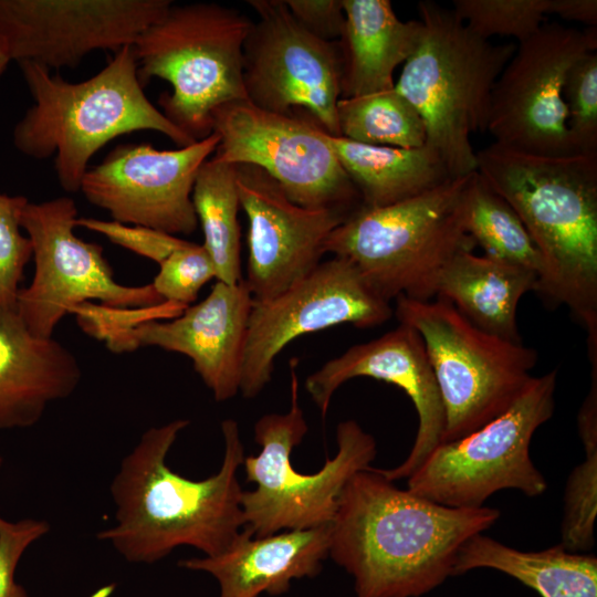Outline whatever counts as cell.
Masks as SVG:
<instances>
[{"label":"cell","instance_id":"7c38bea8","mask_svg":"<svg viewBox=\"0 0 597 597\" xmlns=\"http://www.w3.org/2000/svg\"><path fill=\"white\" fill-rule=\"evenodd\" d=\"M212 132L220 139L216 159L261 168L295 205L347 213L362 207L356 187L312 121L266 112L243 100L214 113Z\"/></svg>","mask_w":597,"mask_h":597},{"label":"cell","instance_id":"5bb4252c","mask_svg":"<svg viewBox=\"0 0 597 597\" xmlns=\"http://www.w3.org/2000/svg\"><path fill=\"white\" fill-rule=\"evenodd\" d=\"M258 13L243 45L247 101L271 113L301 115L332 136H339L342 97L338 41L305 30L284 0H250Z\"/></svg>","mask_w":597,"mask_h":597},{"label":"cell","instance_id":"d6986e66","mask_svg":"<svg viewBox=\"0 0 597 597\" xmlns=\"http://www.w3.org/2000/svg\"><path fill=\"white\" fill-rule=\"evenodd\" d=\"M235 170L240 206L249 222L243 280L253 301L262 302L313 271L325 254L327 237L350 213L295 205L256 166L235 165Z\"/></svg>","mask_w":597,"mask_h":597},{"label":"cell","instance_id":"e575fe53","mask_svg":"<svg viewBox=\"0 0 597 597\" xmlns=\"http://www.w3.org/2000/svg\"><path fill=\"white\" fill-rule=\"evenodd\" d=\"M49 532L45 520L9 521L0 515V597H29L15 570L25 551Z\"/></svg>","mask_w":597,"mask_h":597},{"label":"cell","instance_id":"8992f818","mask_svg":"<svg viewBox=\"0 0 597 597\" xmlns=\"http://www.w3.org/2000/svg\"><path fill=\"white\" fill-rule=\"evenodd\" d=\"M474 172L397 203L358 208L329 233L324 252L353 263L389 302L398 296L433 298L442 268L475 247L464 229Z\"/></svg>","mask_w":597,"mask_h":597},{"label":"cell","instance_id":"4316f807","mask_svg":"<svg viewBox=\"0 0 597 597\" xmlns=\"http://www.w3.org/2000/svg\"><path fill=\"white\" fill-rule=\"evenodd\" d=\"M192 205L203 233V243L216 270L217 281L235 284L241 271V209L235 165L213 156L201 166L192 189Z\"/></svg>","mask_w":597,"mask_h":597},{"label":"cell","instance_id":"7a4b0ae2","mask_svg":"<svg viewBox=\"0 0 597 597\" xmlns=\"http://www.w3.org/2000/svg\"><path fill=\"white\" fill-rule=\"evenodd\" d=\"M189 420L176 419L146 430L123 458L111 483L115 524L97 538L127 562L153 564L179 546L216 556L244 526L238 469L244 460L239 425L221 422L224 455L220 470L188 479L167 464V455Z\"/></svg>","mask_w":597,"mask_h":597},{"label":"cell","instance_id":"2e32d148","mask_svg":"<svg viewBox=\"0 0 597 597\" xmlns=\"http://www.w3.org/2000/svg\"><path fill=\"white\" fill-rule=\"evenodd\" d=\"M171 0H0V42L10 60L74 69L91 52L133 46Z\"/></svg>","mask_w":597,"mask_h":597},{"label":"cell","instance_id":"4dcf8cb0","mask_svg":"<svg viewBox=\"0 0 597 597\" xmlns=\"http://www.w3.org/2000/svg\"><path fill=\"white\" fill-rule=\"evenodd\" d=\"M549 0H453V12L478 36L533 35L548 14Z\"/></svg>","mask_w":597,"mask_h":597},{"label":"cell","instance_id":"ab89813d","mask_svg":"<svg viewBox=\"0 0 597 597\" xmlns=\"http://www.w3.org/2000/svg\"><path fill=\"white\" fill-rule=\"evenodd\" d=\"M2 462H3V458L0 455V467H1Z\"/></svg>","mask_w":597,"mask_h":597},{"label":"cell","instance_id":"8d00e7d4","mask_svg":"<svg viewBox=\"0 0 597 597\" xmlns=\"http://www.w3.org/2000/svg\"><path fill=\"white\" fill-rule=\"evenodd\" d=\"M294 19L310 33L338 41L345 24L343 0H284Z\"/></svg>","mask_w":597,"mask_h":597},{"label":"cell","instance_id":"9c48e42d","mask_svg":"<svg viewBox=\"0 0 597 597\" xmlns=\"http://www.w3.org/2000/svg\"><path fill=\"white\" fill-rule=\"evenodd\" d=\"M395 301L399 324L416 329L425 343L446 411L442 442L463 438L502 415L534 377V348L480 329L448 301Z\"/></svg>","mask_w":597,"mask_h":597},{"label":"cell","instance_id":"9a60e30c","mask_svg":"<svg viewBox=\"0 0 597 597\" xmlns=\"http://www.w3.org/2000/svg\"><path fill=\"white\" fill-rule=\"evenodd\" d=\"M392 315L390 302L348 260L321 262L279 295L253 301L240 391L256 397L270 383L276 357L295 338L341 324L376 327Z\"/></svg>","mask_w":597,"mask_h":597},{"label":"cell","instance_id":"484cf974","mask_svg":"<svg viewBox=\"0 0 597 597\" xmlns=\"http://www.w3.org/2000/svg\"><path fill=\"white\" fill-rule=\"evenodd\" d=\"M474 568L500 570L542 597H597V558L569 552L561 544L522 552L476 534L460 547L452 575Z\"/></svg>","mask_w":597,"mask_h":597},{"label":"cell","instance_id":"e0dca14e","mask_svg":"<svg viewBox=\"0 0 597 597\" xmlns=\"http://www.w3.org/2000/svg\"><path fill=\"white\" fill-rule=\"evenodd\" d=\"M219 140L212 132L172 150H159L150 144L118 145L101 164L88 168L80 191L113 221L176 237L190 234L198 226L193 185Z\"/></svg>","mask_w":597,"mask_h":597},{"label":"cell","instance_id":"d4e9b609","mask_svg":"<svg viewBox=\"0 0 597 597\" xmlns=\"http://www.w3.org/2000/svg\"><path fill=\"white\" fill-rule=\"evenodd\" d=\"M323 136L356 187L362 207L397 203L452 178L439 155L427 145L398 148L366 145L324 130Z\"/></svg>","mask_w":597,"mask_h":597},{"label":"cell","instance_id":"277c9868","mask_svg":"<svg viewBox=\"0 0 597 597\" xmlns=\"http://www.w3.org/2000/svg\"><path fill=\"white\" fill-rule=\"evenodd\" d=\"M33 105L15 124L14 147L33 159L54 157L60 186L80 191L93 156L113 139L153 130L185 147L197 142L146 96L133 46H124L98 73L81 82L32 62L18 63Z\"/></svg>","mask_w":597,"mask_h":597},{"label":"cell","instance_id":"ffe728a7","mask_svg":"<svg viewBox=\"0 0 597 597\" xmlns=\"http://www.w3.org/2000/svg\"><path fill=\"white\" fill-rule=\"evenodd\" d=\"M356 377L392 384L411 399L419 425L409 454L395 468H375L391 482L408 479L442 442L446 429L443 401L420 334L399 324L380 337L353 345L329 359L306 377L304 386L325 417L334 392Z\"/></svg>","mask_w":597,"mask_h":597},{"label":"cell","instance_id":"30bf717a","mask_svg":"<svg viewBox=\"0 0 597 597\" xmlns=\"http://www.w3.org/2000/svg\"><path fill=\"white\" fill-rule=\"evenodd\" d=\"M557 370L533 377L502 415L472 433L440 443L408 480V490L449 507H480L495 492L514 489L527 496L547 483L534 465L530 444L554 411Z\"/></svg>","mask_w":597,"mask_h":597},{"label":"cell","instance_id":"44dd1931","mask_svg":"<svg viewBox=\"0 0 597 597\" xmlns=\"http://www.w3.org/2000/svg\"><path fill=\"white\" fill-rule=\"evenodd\" d=\"M329 541L331 524L260 537L243 526L222 553L182 559L179 566L212 575L219 584V597L281 595L293 579L320 573Z\"/></svg>","mask_w":597,"mask_h":597},{"label":"cell","instance_id":"ac0fdd59","mask_svg":"<svg viewBox=\"0 0 597 597\" xmlns=\"http://www.w3.org/2000/svg\"><path fill=\"white\" fill-rule=\"evenodd\" d=\"M253 297L242 280L217 281L199 303L168 320H135L98 331L113 352L155 346L187 356L217 401L240 390Z\"/></svg>","mask_w":597,"mask_h":597},{"label":"cell","instance_id":"3957f363","mask_svg":"<svg viewBox=\"0 0 597 597\" xmlns=\"http://www.w3.org/2000/svg\"><path fill=\"white\" fill-rule=\"evenodd\" d=\"M476 172L515 210L537 247L536 292L566 305L597 347V154L538 156L496 143L475 153Z\"/></svg>","mask_w":597,"mask_h":597},{"label":"cell","instance_id":"1f68e13d","mask_svg":"<svg viewBox=\"0 0 597 597\" xmlns=\"http://www.w3.org/2000/svg\"><path fill=\"white\" fill-rule=\"evenodd\" d=\"M563 97L567 126L578 154H597V52L577 60L568 70Z\"/></svg>","mask_w":597,"mask_h":597},{"label":"cell","instance_id":"74e56055","mask_svg":"<svg viewBox=\"0 0 597 597\" xmlns=\"http://www.w3.org/2000/svg\"><path fill=\"white\" fill-rule=\"evenodd\" d=\"M548 14H556L565 20L578 21L588 28L597 25L596 0H549Z\"/></svg>","mask_w":597,"mask_h":597},{"label":"cell","instance_id":"cb8c5ba5","mask_svg":"<svg viewBox=\"0 0 597 597\" xmlns=\"http://www.w3.org/2000/svg\"><path fill=\"white\" fill-rule=\"evenodd\" d=\"M536 285L537 275L532 271L461 251L440 271L434 297L451 303L480 329L522 342L516 325L517 305Z\"/></svg>","mask_w":597,"mask_h":597},{"label":"cell","instance_id":"ba28073f","mask_svg":"<svg viewBox=\"0 0 597 597\" xmlns=\"http://www.w3.org/2000/svg\"><path fill=\"white\" fill-rule=\"evenodd\" d=\"M297 364L296 358L290 362L291 408L255 422L254 440L261 451L242 463L247 481L256 484L242 493L243 522L258 537L331 524L346 483L376 455L373 436L355 420H346L337 427L336 455L320 471L304 474L292 467L291 453L308 431L298 400Z\"/></svg>","mask_w":597,"mask_h":597},{"label":"cell","instance_id":"d6a6232c","mask_svg":"<svg viewBox=\"0 0 597 597\" xmlns=\"http://www.w3.org/2000/svg\"><path fill=\"white\" fill-rule=\"evenodd\" d=\"M159 265L151 285L164 302L189 306L201 287L216 279L212 260L202 244L186 241Z\"/></svg>","mask_w":597,"mask_h":597},{"label":"cell","instance_id":"f35d334b","mask_svg":"<svg viewBox=\"0 0 597 597\" xmlns=\"http://www.w3.org/2000/svg\"><path fill=\"white\" fill-rule=\"evenodd\" d=\"M10 61L11 60L8 53L6 52L3 45L0 42V75L4 72Z\"/></svg>","mask_w":597,"mask_h":597},{"label":"cell","instance_id":"5b68a950","mask_svg":"<svg viewBox=\"0 0 597 597\" xmlns=\"http://www.w3.org/2000/svg\"><path fill=\"white\" fill-rule=\"evenodd\" d=\"M421 31L395 88L426 127V145L452 178L476 171L471 135L488 128L492 91L516 44H493L433 1L418 3Z\"/></svg>","mask_w":597,"mask_h":597},{"label":"cell","instance_id":"6da1fadb","mask_svg":"<svg viewBox=\"0 0 597 597\" xmlns=\"http://www.w3.org/2000/svg\"><path fill=\"white\" fill-rule=\"evenodd\" d=\"M499 517L400 490L368 467L339 495L328 556L353 576L357 597H418L451 576L460 547Z\"/></svg>","mask_w":597,"mask_h":597},{"label":"cell","instance_id":"f546056e","mask_svg":"<svg viewBox=\"0 0 597 597\" xmlns=\"http://www.w3.org/2000/svg\"><path fill=\"white\" fill-rule=\"evenodd\" d=\"M585 459L566 483L561 545L583 552L595 542L597 515V367H591V385L577 417Z\"/></svg>","mask_w":597,"mask_h":597},{"label":"cell","instance_id":"836d02e7","mask_svg":"<svg viewBox=\"0 0 597 597\" xmlns=\"http://www.w3.org/2000/svg\"><path fill=\"white\" fill-rule=\"evenodd\" d=\"M28 201L24 196L0 193V308L17 307L24 269L33 255L20 226Z\"/></svg>","mask_w":597,"mask_h":597},{"label":"cell","instance_id":"4fadbf2b","mask_svg":"<svg viewBox=\"0 0 597 597\" xmlns=\"http://www.w3.org/2000/svg\"><path fill=\"white\" fill-rule=\"evenodd\" d=\"M597 50V29L552 22L520 42L492 91L486 130L496 144L538 156L578 154L567 126L564 83Z\"/></svg>","mask_w":597,"mask_h":597},{"label":"cell","instance_id":"f1b7e54d","mask_svg":"<svg viewBox=\"0 0 597 597\" xmlns=\"http://www.w3.org/2000/svg\"><path fill=\"white\" fill-rule=\"evenodd\" d=\"M339 136L353 142L398 148L426 145V127L416 108L395 86L337 103Z\"/></svg>","mask_w":597,"mask_h":597},{"label":"cell","instance_id":"52a82bcc","mask_svg":"<svg viewBox=\"0 0 597 597\" xmlns=\"http://www.w3.org/2000/svg\"><path fill=\"white\" fill-rule=\"evenodd\" d=\"M252 22L218 3L172 2L133 45L142 84L158 77L171 85L158 103L196 140L212 133L221 106L247 100L243 45Z\"/></svg>","mask_w":597,"mask_h":597},{"label":"cell","instance_id":"83f0119b","mask_svg":"<svg viewBox=\"0 0 597 597\" xmlns=\"http://www.w3.org/2000/svg\"><path fill=\"white\" fill-rule=\"evenodd\" d=\"M464 229L484 255L532 271L538 282L544 266L537 247L515 210L476 171L465 196Z\"/></svg>","mask_w":597,"mask_h":597},{"label":"cell","instance_id":"603a6c76","mask_svg":"<svg viewBox=\"0 0 597 597\" xmlns=\"http://www.w3.org/2000/svg\"><path fill=\"white\" fill-rule=\"evenodd\" d=\"M343 4L341 98L392 88L394 72L413 52L421 22L401 21L389 0H343Z\"/></svg>","mask_w":597,"mask_h":597},{"label":"cell","instance_id":"7402d4cb","mask_svg":"<svg viewBox=\"0 0 597 597\" xmlns=\"http://www.w3.org/2000/svg\"><path fill=\"white\" fill-rule=\"evenodd\" d=\"M74 354L53 337H38L17 307L0 308V430L35 425L48 406L77 388Z\"/></svg>","mask_w":597,"mask_h":597},{"label":"cell","instance_id":"d590c367","mask_svg":"<svg viewBox=\"0 0 597 597\" xmlns=\"http://www.w3.org/2000/svg\"><path fill=\"white\" fill-rule=\"evenodd\" d=\"M76 227L103 234L114 244L160 264L171 252L186 243L179 237L154 229L105 221L91 217H78Z\"/></svg>","mask_w":597,"mask_h":597},{"label":"cell","instance_id":"8fae6325","mask_svg":"<svg viewBox=\"0 0 597 597\" xmlns=\"http://www.w3.org/2000/svg\"><path fill=\"white\" fill-rule=\"evenodd\" d=\"M77 218L76 203L70 197L28 201L22 210L20 226L32 244L34 275L30 285L20 290L17 311L38 337H52L65 315L90 301L117 311L164 303L151 283H118L103 248L75 234Z\"/></svg>","mask_w":597,"mask_h":597}]
</instances>
